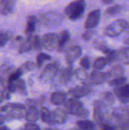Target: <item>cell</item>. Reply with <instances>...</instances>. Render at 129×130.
Returning <instances> with one entry per match:
<instances>
[{"label": "cell", "instance_id": "cell-1", "mask_svg": "<svg viewBox=\"0 0 129 130\" xmlns=\"http://www.w3.org/2000/svg\"><path fill=\"white\" fill-rule=\"evenodd\" d=\"M86 2L84 0H75L69 3L64 9V12L68 15L69 19L76 21L79 19L84 13Z\"/></svg>", "mask_w": 129, "mask_h": 130}, {"label": "cell", "instance_id": "cell-2", "mask_svg": "<svg viewBox=\"0 0 129 130\" xmlns=\"http://www.w3.org/2000/svg\"><path fill=\"white\" fill-rule=\"evenodd\" d=\"M111 117L115 120L119 129H129V111L123 108H116L111 113Z\"/></svg>", "mask_w": 129, "mask_h": 130}, {"label": "cell", "instance_id": "cell-3", "mask_svg": "<svg viewBox=\"0 0 129 130\" xmlns=\"http://www.w3.org/2000/svg\"><path fill=\"white\" fill-rule=\"evenodd\" d=\"M60 69V64L59 62H53L47 64L43 69L40 80L42 83H49L52 82L54 78L57 75Z\"/></svg>", "mask_w": 129, "mask_h": 130}, {"label": "cell", "instance_id": "cell-4", "mask_svg": "<svg viewBox=\"0 0 129 130\" xmlns=\"http://www.w3.org/2000/svg\"><path fill=\"white\" fill-rule=\"evenodd\" d=\"M109 79V75L108 72H99L98 70H95L92 72L82 82L83 85L87 86H93V85H102L105 82Z\"/></svg>", "mask_w": 129, "mask_h": 130}, {"label": "cell", "instance_id": "cell-5", "mask_svg": "<svg viewBox=\"0 0 129 130\" xmlns=\"http://www.w3.org/2000/svg\"><path fill=\"white\" fill-rule=\"evenodd\" d=\"M128 22L125 20H117L109 24L104 30L106 36L109 37H115L125 31Z\"/></svg>", "mask_w": 129, "mask_h": 130}, {"label": "cell", "instance_id": "cell-6", "mask_svg": "<svg viewBox=\"0 0 129 130\" xmlns=\"http://www.w3.org/2000/svg\"><path fill=\"white\" fill-rule=\"evenodd\" d=\"M104 106L102 104L100 100H96L94 101V119L98 124L109 123L107 120V117L103 110Z\"/></svg>", "mask_w": 129, "mask_h": 130}, {"label": "cell", "instance_id": "cell-7", "mask_svg": "<svg viewBox=\"0 0 129 130\" xmlns=\"http://www.w3.org/2000/svg\"><path fill=\"white\" fill-rule=\"evenodd\" d=\"M68 120V113L62 108H56L51 112L49 125H61L65 123Z\"/></svg>", "mask_w": 129, "mask_h": 130}, {"label": "cell", "instance_id": "cell-8", "mask_svg": "<svg viewBox=\"0 0 129 130\" xmlns=\"http://www.w3.org/2000/svg\"><path fill=\"white\" fill-rule=\"evenodd\" d=\"M41 40L43 47L45 50L52 51L57 48L59 36L54 33H48L42 37Z\"/></svg>", "mask_w": 129, "mask_h": 130}, {"label": "cell", "instance_id": "cell-9", "mask_svg": "<svg viewBox=\"0 0 129 130\" xmlns=\"http://www.w3.org/2000/svg\"><path fill=\"white\" fill-rule=\"evenodd\" d=\"M64 107L68 114L75 115L76 117L78 113L84 108V105L80 101L72 98L65 101L64 104Z\"/></svg>", "mask_w": 129, "mask_h": 130}, {"label": "cell", "instance_id": "cell-10", "mask_svg": "<svg viewBox=\"0 0 129 130\" xmlns=\"http://www.w3.org/2000/svg\"><path fill=\"white\" fill-rule=\"evenodd\" d=\"M100 15H101V11L100 9L97 8L91 11L87 17L86 21L84 23V27L86 29L95 28L100 22Z\"/></svg>", "mask_w": 129, "mask_h": 130}, {"label": "cell", "instance_id": "cell-11", "mask_svg": "<svg viewBox=\"0 0 129 130\" xmlns=\"http://www.w3.org/2000/svg\"><path fill=\"white\" fill-rule=\"evenodd\" d=\"M91 91L92 90L90 86L84 85L83 86H76L71 88L68 91V94L73 98L80 99L81 98L88 95L89 94H90Z\"/></svg>", "mask_w": 129, "mask_h": 130}, {"label": "cell", "instance_id": "cell-12", "mask_svg": "<svg viewBox=\"0 0 129 130\" xmlns=\"http://www.w3.org/2000/svg\"><path fill=\"white\" fill-rule=\"evenodd\" d=\"M82 53V49L79 46H74L67 50L65 53V60L67 64L72 65V63L77 60Z\"/></svg>", "mask_w": 129, "mask_h": 130}, {"label": "cell", "instance_id": "cell-13", "mask_svg": "<svg viewBox=\"0 0 129 130\" xmlns=\"http://www.w3.org/2000/svg\"><path fill=\"white\" fill-rule=\"evenodd\" d=\"M7 90L10 93H14V92H20L23 94H26V86L25 82L22 79H17L15 81L8 82L7 85Z\"/></svg>", "mask_w": 129, "mask_h": 130}, {"label": "cell", "instance_id": "cell-14", "mask_svg": "<svg viewBox=\"0 0 129 130\" xmlns=\"http://www.w3.org/2000/svg\"><path fill=\"white\" fill-rule=\"evenodd\" d=\"M17 0H0V14L8 15L13 12Z\"/></svg>", "mask_w": 129, "mask_h": 130}, {"label": "cell", "instance_id": "cell-15", "mask_svg": "<svg viewBox=\"0 0 129 130\" xmlns=\"http://www.w3.org/2000/svg\"><path fill=\"white\" fill-rule=\"evenodd\" d=\"M73 70H72V65H68L63 68L61 72H60V75H59V82L62 85H66L68 82L71 80L72 75H73Z\"/></svg>", "mask_w": 129, "mask_h": 130}, {"label": "cell", "instance_id": "cell-16", "mask_svg": "<svg viewBox=\"0 0 129 130\" xmlns=\"http://www.w3.org/2000/svg\"><path fill=\"white\" fill-rule=\"evenodd\" d=\"M113 92L119 101L129 99V84H124L121 86L116 87L113 89Z\"/></svg>", "mask_w": 129, "mask_h": 130}, {"label": "cell", "instance_id": "cell-17", "mask_svg": "<svg viewBox=\"0 0 129 130\" xmlns=\"http://www.w3.org/2000/svg\"><path fill=\"white\" fill-rule=\"evenodd\" d=\"M67 101V94L62 91L53 92L50 96V101L56 106H60L65 103Z\"/></svg>", "mask_w": 129, "mask_h": 130}, {"label": "cell", "instance_id": "cell-18", "mask_svg": "<svg viewBox=\"0 0 129 130\" xmlns=\"http://www.w3.org/2000/svg\"><path fill=\"white\" fill-rule=\"evenodd\" d=\"M70 33L65 30L61 32L59 37V41H58V46H57V50L58 52H62L63 51L64 48L65 47L66 44L68 43L70 40Z\"/></svg>", "mask_w": 129, "mask_h": 130}, {"label": "cell", "instance_id": "cell-19", "mask_svg": "<svg viewBox=\"0 0 129 130\" xmlns=\"http://www.w3.org/2000/svg\"><path fill=\"white\" fill-rule=\"evenodd\" d=\"M24 118L27 122H36L39 119V112L36 107L33 105H30L29 107L26 110Z\"/></svg>", "mask_w": 129, "mask_h": 130}, {"label": "cell", "instance_id": "cell-20", "mask_svg": "<svg viewBox=\"0 0 129 130\" xmlns=\"http://www.w3.org/2000/svg\"><path fill=\"white\" fill-rule=\"evenodd\" d=\"M62 18L59 14H55V13H48L45 14L42 16V21L45 24H55L57 22H60Z\"/></svg>", "mask_w": 129, "mask_h": 130}, {"label": "cell", "instance_id": "cell-21", "mask_svg": "<svg viewBox=\"0 0 129 130\" xmlns=\"http://www.w3.org/2000/svg\"><path fill=\"white\" fill-rule=\"evenodd\" d=\"M32 50H33V36L30 35L26 40H24L21 43L18 48V53L20 54H23Z\"/></svg>", "mask_w": 129, "mask_h": 130}, {"label": "cell", "instance_id": "cell-22", "mask_svg": "<svg viewBox=\"0 0 129 130\" xmlns=\"http://www.w3.org/2000/svg\"><path fill=\"white\" fill-rule=\"evenodd\" d=\"M118 61L122 64L129 65V47L124 46L117 50Z\"/></svg>", "mask_w": 129, "mask_h": 130}, {"label": "cell", "instance_id": "cell-23", "mask_svg": "<svg viewBox=\"0 0 129 130\" xmlns=\"http://www.w3.org/2000/svg\"><path fill=\"white\" fill-rule=\"evenodd\" d=\"M36 17L31 15L29 16L27 21V24H26V28H25V34L27 35H30L32 33L34 32L36 29Z\"/></svg>", "mask_w": 129, "mask_h": 130}, {"label": "cell", "instance_id": "cell-24", "mask_svg": "<svg viewBox=\"0 0 129 130\" xmlns=\"http://www.w3.org/2000/svg\"><path fill=\"white\" fill-rule=\"evenodd\" d=\"M100 102L104 107H108L112 105L115 101V97L114 94L110 91H106L103 93L101 95V98L100 99Z\"/></svg>", "mask_w": 129, "mask_h": 130}, {"label": "cell", "instance_id": "cell-25", "mask_svg": "<svg viewBox=\"0 0 129 130\" xmlns=\"http://www.w3.org/2000/svg\"><path fill=\"white\" fill-rule=\"evenodd\" d=\"M76 126L81 129L92 130L95 129V124L92 121L88 120L87 119H83L77 121Z\"/></svg>", "mask_w": 129, "mask_h": 130}, {"label": "cell", "instance_id": "cell-26", "mask_svg": "<svg viewBox=\"0 0 129 130\" xmlns=\"http://www.w3.org/2000/svg\"><path fill=\"white\" fill-rule=\"evenodd\" d=\"M108 73L109 78H116L124 75L125 70L120 65H116L113 67H112V69L109 71H108Z\"/></svg>", "mask_w": 129, "mask_h": 130}, {"label": "cell", "instance_id": "cell-27", "mask_svg": "<svg viewBox=\"0 0 129 130\" xmlns=\"http://www.w3.org/2000/svg\"><path fill=\"white\" fill-rule=\"evenodd\" d=\"M126 82H127V78L125 76L122 75V76L113 78V79L109 80L108 84L111 87H118V86H121V85L125 84Z\"/></svg>", "mask_w": 129, "mask_h": 130}, {"label": "cell", "instance_id": "cell-28", "mask_svg": "<svg viewBox=\"0 0 129 130\" xmlns=\"http://www.w3.org/2000/svg\"><path fill=\"white\" fill-rule=\"evenodd\" d=\"M106 64H107V62H106V58L98 57L94 60L92 67L94 70H100V69H103Z\"/></svg>", "mask_w": 129, "mask_h": 130}, {"label": "cell", "instance_id": "cell-29", "mask_svg": "<svg viewBox=\"0 0 129 130\" xmlns=\"http://www.w3.org/2000/svg\"><path fill=\"white\" fill-rule=\"evenodd\" d=\"M36 64H35L34 62H31V61H27L19 67V69L24 74V73H26L27 72L33 71L36 68Z\"/></svg>", "mask_w": 129, "mask_h": 130}, {"label": "cell", "instance_id": "cell-30", "mask_svg": "<svg viewBox=\"0 0 129 130\" xmlns=\"http://www.w3.org/2000/svg\"><path fill=\"white\" fill-rule=\"evenodd\" d=\"M94 46L95 49L104 53H106L109 49L106 44V43L103 40H96L94 43Z\"/></svg>", "mask_w": 129, "mask_h": 130}, {"label": "cell", "instance_id": "cell-31", "mask_svg": "<svg viewBox=\"0 0 129 130\" xmlns=\"http://www.w3.org/2000/svg\"><path fill=\"white\" fill-rule=\"evenodd\" d=\"M50 59H51V56L49 55L44 53H40L36 56V66L38 68H40L46 61H48Z\"/></svg>", "mask_w": 129, "mask_h": 130}, {"label": "cell", "instance_id": "cell-32", "mask_svg": "<svg viewBox=\"0 0 129 130\" xmlns=\"http://www.w3.org/2000/svg\"><path fill=\"white\" fill-rule=\"evenodd\" d=\"M106 54V59L107 63L111 64L114 63L116 61L118 60V55H117V51L113 50H109Z\"/></svg>", "mask_w": 129, "mask_h": 130}, {"label": "cell", "instance_id": "cell-33", "mask_svg": "<svg viewBox=\"0 0 129 130\" xmlns=\"http://www.w3.org/2000/svg\"><path fill=\"white\" fill-rule=\"evenodd\" d=\"M40 116L41 118V120L44 123H49V120H50V116H51V112L49 110L48 108L46 107H42L40 109Z\"/></svg>", "mask_w": 129, "mask_h": 130}, {"label": "cell", "instance_id": "cell-34", "mask_svg": "<svg viewBox=\"0 0 129 130\" xmlns=\"http://www.w3.org/2000/svg\"><path fill=\"white\" fill-rule=\"evenodd\" d=\"M122 10V7L120 5H116L106 8L105 13L108 15H115L120 13Z\"/></svg>", "mask_w": 129, "mask_h": 130}, {"label": "cell", "instance_id": "cell-35", "mask_svg": "<svg viewBox=\"0 0 129 130\" xmlns=\"http://www.w3.org/2000/svg\"><path fill=\"white\" fill-rule=\"evenodd\" d=\"M11 34L8 31H2L0 32V47L5 46L8 41L11 39Z\"/></svg>", "mask_w": 129, "mask_h": 130}, {"label": "cell", "instance_id": "cell-36", "mask_svg": "<svg viewBox=\"0 0 129 130\" xmlns=\"http://www.w3.org/2000/svg\"><path fill=\"white\" fill-rule=\"evenodd\" d=\"M73 73H74L75 76L78 79H80V80H82V81H84L87 77L86 69H83L82 67L80 68V69H77L75 72H73Z\"/></svg>", "mask_w": 129, "mask_h": 130}, {"label": "cell", "instance_id": "cell-37", "mask_svg": "<svg viewBox=\"0 0 129 130\" xmlns=\"http://www.w3.org/2000/svg\"><path fill=\"white\" fill-rule=\"evenodd\" d=\"M80 66L83 69L88 70L90 68V59H89L88 56H84L83 58L81 59L80 60Z\"/></svg>", "mask_w": 129, "mask_h": 130}, {"label": "cell", "instance_id": "cell-38", "mask_svg": "<svg viewBox=\"0 0 129 130\" xmlns=\"http://www.w3.org/2000/svg\"><path fill=\"white\" fill-rule=\"evenodd\" d=\"M23 75L22 72L18 68L17 70H15V71L12 72L11 73H10V75L8 76V82L15 81V80L18 79L21 77V75Z\"/></svg>", "mask_w": 129, "mask_h": 130}, {"label": "cell", "instance_id": "cell-39", "mask_svg": "<svg viewBox=\"0 0 129 130\" xmlns=\"http://www.w3.org/2000/svg\"><path fill=\"white\" fill-rule=\"evenodd\" d=\"M94 34H95V31H94L93 29H87V30H85V31L82 34L81 37H82V39H83L84 40L87 41V40H90L94 37Z\"/></svg>", "mask_w": 129, "mask_h": 130}, {"label": "cell", "instance_id": "cell-40", "mask_svg": "<svg viewBox=\"0 0 129 130\" xmlns=\"http://www.w3.org/2000/svg\"><path fill=\"white\" fill-rule=\"evenodd\" d=\"M88 116H89V112H88V110H87V109H86V108H83L78 113V115L76 116L78 118H80V119H86V118H87L88 117Z\"/></svg>", "mask_w": 129, "mask_h": 130}, {"label": "cell", "instance_id": "cell-41", "mask_svg": "<svg viewBox=\"0 0 129 130\" xmlns=\"http://www.w3.org/2000/svg\"><path fill=\"white\" fill-rule=\"evenodd\" d=\"M23 129L27 130H39L40 129V127L36 124H35L33 123H31V122H29L28 123L24 125Z\"/></svg>", "mask_w": 129, "mask_h": 130}, {"label": "cell", "instance_id": "cell-42", "mask_svg": "<svg viewBox=\"0 0 129 130\" xmlns=\"http://www.w3.org/2000/svg\"><path fill=\"white\" fill-rule=\"evenodd\" d=\"M9 91H6L5 90H1L0 89V103L3 102L5 100H7L9 98Z\"/></svg>", "mask_w": 129, "mask_h": 130}, {"label": "cell", "instance_id": "cell-43", "mask_svg": "<svg viewBox=\"0 0 129 130\" xmlns=\"http://www.w3.org/2000/svg\"><path fill=\"white\" fill-rule=\"evenodd\" d=\"M100 129L103 130H113L116 129V126H114L110 123H103L100 124Z\"/></svg>", "mask_w": 129, "mask_h": 130}, {"label": "cell", "instance_id": "cell-44", "mask_svg": "<svg viewBox=\"0 0 129 130\" xmlns=\"http://www.w3.org/2000/svg\"><path fill=\"white\" fill-rule=\"evenodd\" d=\"M125 106H124V108L128 110L129 111V99L127 100H122V101H120Z\"/></svg>", "mask_w": 129, "mask_h": 130}, {"label": "cell", "instance_id": "cell-45", "mask_svg": "<svg viewBox=\"0 0 129 130\" xmlns=\"http://www.w3.org/2000/svg\"><path fill=\"white\" fill-rule=\"evenodd\" d=\"M5 120V117L4 116L0 115V126H2V125L4 123Z\"/></svg>", "mask_w": 129, "mask_h": 130}, {"label": "cell", "instance_id": "cell-46", "mask_svg": "<svg viewBox=\"0 0 129 130\" xmlns=\"http://www.w3.org/2000/svg\"><path fill=\"white\" fill-rule=\"evenodd\" d=\"M101 2L104 4H110L113 2V0H101Z\"/></svg>", "mask_w": 129, "mask_h": 130}, {"label": "cell", "instance_id": "cell-47", "mask_svg": "<svg viewBox=\"0 0 129 130\" xmlns=\"http://www.w3.org/2000/svg\"><path fill=\"white\" fill-rule=\"evenodd\" d=\"M0 129H8V128L7 126H1Z\"/></svg>", "mask_w": 129, "mask_h": 130}, {"label": "cell", "instance_id": "cell-48", "mask_svg": "<svg viewBox=\"0 0 129 130\" xmlns=\"http://www.w3.org/2000/svg\"><path fill=\"white\" fill-rule=\"evenodd\" d=\"M125 43L126 45H128L129 46V37L127 38V39H126V40H125Z\"/></svg>", "mask_w": 129, "mask_h": 130}, {"label": "cell", "instance_id": "cell-49", "mask_svg": "<svg viewBox=\"0 0 129 130\" xmlns=\"http://www.w3.org/2000/svg\"><path fill=\"white\" fill-rule=\"evenodd\" d=\"M125 31H126V32H128V33H129V22L128 23V24H127V27H126Z\"/></svg>", "mask_w": 129, "mask_h": 130}]
</instances>
